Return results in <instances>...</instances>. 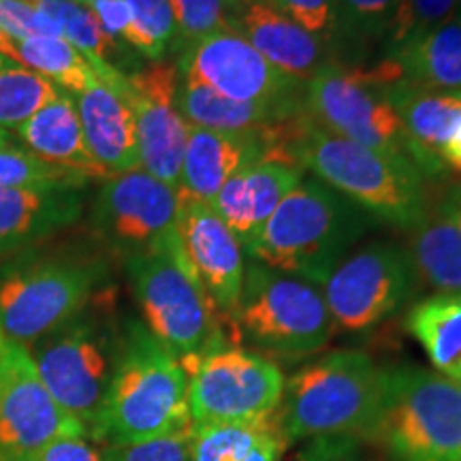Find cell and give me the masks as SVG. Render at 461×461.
I'll list each match as a JSON object with an SVG mask.
<instances>
[{
  "mask_svg": "<svg viewBox=\"0 0 461 461\" xmlns=\"http://www.w3.org/2000/svg\"><path fill=\"white\" fill-rule=\"evenodd\" d=\"M459 9L461 0H397V7L384 32L387 56H393L408 43L417 41Z\"/></svg>",
  "mask_w": 461,
  "mask_h": 461,
  "instance_id": "cell-35",
  "label": "cell"
},
{
  "mask_svg": "<svg viewBox=\"0 0 461 461\" xmlns=\"http://www.w3.org/2000/svg\"><path fill=\"white\" fill-rule=\"evenodd\" d=\"M90 180L79 173L60 169L11 143L0 146V186L3 188H75L82 190Z\"/></svg>",
  "mask_w": 461,
  "mask_h": 461,
  "instance_id": "cell-34",
  "label": "cell"
},
{
  "mask_svg": "<svg viewBox=\"0 0 461 461\" xmlns=\"http://www.w3.org/2000/svg\"><path fill=\"white\" fill-rule=\"evenodd\" d=\"M383 90L420 152L445 163L448 143L461 129V95L419 88L402 75L384 82Z\"/></svg>",
  "mask_w": 461,
  "mask_h": 461,
  "instance_id": "cell-25",
  "label": "cell"
},
{
  "mask_svg": "<svg viewBox=\"0 0 461 461\" xmlns=\"http://www.w3.org/2000/svg\"><path fill=\"white\" fill-rule=\"evenodd\" d=\"M303 109L316 126L333 135L408 160L428 182L445 180L451 173L411 140L374 71L330 62L305 84Z\"/></svg>",
  "mask_w": 461,
  "mask_h": 461,
  "instance_id": "cell-8",
  "label": "cell"
},
{
  "mask_svg": "<svg viewBox=\"0 0 461 461\" xmlns=\"http://www.w3.org/2000/svg\"><path fill=\"white\" fill-rule=\"evenodd\" d=\"M60 92L50 79L0 54V129L15 131Z\"/></svg>",
  "mask_w": 461,
  "mask_h": 461,
  "instance_id": "cell-32",
  "label": "cell"
},
{
  "mask_svg": "<svg viewBox=\"0 0 461 461\" xmlns=\"http://www.w3.org/2000/svg\"><path fill=\"white\" fill-rule=\"evenodd\" d=\"M403 325L428 355L434 372L461 384V293H431L419 299Z\"/></svg>",
  "mask_w": 461,
  "mask_h": 461,
  "instance_id": "cell-29",
  "label": "cell"
},
{
  "mask_svg": "<svg viewBox=\"0 0 461 461\" xmlns=\"http://www.w3.org/2000/svg\"><path fill=\"white\" fill-rule=\"evenodd\" d=\"M5 344H7V338H5V333H3V327H0V353H3Z\"/></svg>",
  "mask_w": 461,
  "mask_h": 461,
  "instance_id": "cell-45",
  "label": "cell"
},
{
  "mask_svg": "<svg viewBox=\"0 0 461 461\" xmlns=\"http://www.w3.org/2000/svg\"><path fill=\"white\" fill-rule=\"evenodd\" d=\"M302 180L303 167L282 160H258L235 173L218 190L212 207L240 244L246 246Z\"/></svg>",
  "mask_w": 461,
  "mask_h": 461,
  "instance_id": "cell-21",
  "label": "cell"
},
{
  "mask_svg": "<svg viewBox=\"0 0 461 461\" xmlns=\"http://www.w3.org/2000/svg\"><path fill=\"white\" fill-rule=\"evenodd\" d=\"M321 286L258 263H246L244 286L229 321V342L282 357L314 355L336 333Z\"/></svg>",
  "mask_w": 461,
  "mask_h": 461,
  "instance_id": "cell-9",
  "label": "cell"
},
{
  "mask_svg": "<svg viewBox=\"0 0 461 461\" xmlns=\"http://www.w3.org/2000/svg\"><path fill=\"white\" fill-rule=\"evenodd\" d=\"M177 233L190 267L221 314L224 331H229V321L238 308L244 286V246L216 214L214 207L184 194H180Z\"/></svg>",
  "mask_w": 461,
  "mask_h": 461,
  "instance_id": "cell-17",
  "label": "cell"
},
{
  "mask_svg": "<svg viewBox=\"0 0 461 461\" xmlns=\"http://www.w3.org/2000/svg\"><path fill=\"white\" fill-rule=\"evenodd\" d=\"M0 31L7 39L62 37L56 22L28 0H0Z\"/></svg>",
  "mask_w": 461,
  "mask_h": 461,
  "instance_id": "cell-39",
  "label": "cell"
},
{
  "mask_svg": "<svg viewBox=\"0 0 461 461\" xmlns=\"http://www.w3.org/2000/svg\"><path fill=\"white\" fill-rule=\"evenodd\" d=\"M297 163L367 214L412 230L428 205V180L408 160L361 146L316 126L305 113L295 141Z\"/></svg>",
  "mask_w": 461,
  "mask_h": 461,
  "instance_id": "cell-3",
  "label": "cell"
},
{
  "mask_svg": "<svg viewBox=\"0 0 461 461\" xmlns=\"http://www.w3.org/2000/svg\"><path fill=\"white\" fill-rule=\"evenodd\" d=\"M286 447L278 414L244 423L193 425L190 461H282Z\"/></svg>",
  "mask_w": 461,
  "mask_h": 461,
  "instance_id": "cell-28",
  "label": "cell"
},
{
  "mask_svg": "<svg viewBox=\"0 0 461 461\" xmlns=\"http://www.w3.org/2000/svg\"><path fill=\"white\" fill-rule=\"evenodd\" d=\"M428 190L420 222L411 230L412 265L419 282L436 293H461V180H438Z\"/></svg>",
  "mask_w": 461,
  "mask_h": 461,
  "instance_id": "cell-19",
  "label": "cell"
},
{
  "mask_svg": "<svg viewBox=\"0 0 461 461\" xmlns=\"http://www.w3.org/2000/svg\"><path fill=\"white\" fill-rule=\"evenodd\" d=\"M82 434L88 431L54 400L26 346L7 339L0 353V461H31L58 438Z\"/></svg>",
  "mask_w": 461,
  "mask_h": 461,
  "instance_id": "cell-13",
  "label": "cell"
},
{
  "mask_svg": "<svg viewBox=\"0 0 461 461\" xmlns=\"http://www.w3.org/2000/svg\"><path fill=\"white\" fill-rule=\"evenodd\" d=\"M378 224L319 177L303 176L244 252L252 263L322 286L350 248Z\"/></svg>",
  "mask_w": 461,
  "mask_h": 461,
  "instance_id": "cell-1",
  "label": "cell"
},
{
  "mask_svg": "<svg viewBox=\"0 0 461 461\" xmlns=\"http://www.w3.org/2000/svg\"><path fill=\"white\" fill-rule=\"evenodd\" d=\"M28 3L56 22L62 37L90 62L103 84L118 92L126 90V75L115 68L109 58L118 45L103 32L99 20L88 7L77 0H28Z\"/></svg>",
  "mask_w": 461,
  "mask_h": 461,
  "instance_id": "cell-31",
  "label": "cell"
},
{
  "mask_svg": "<svg viewBox=\"0 0 461 461\" xmlns=\"http://www.w3.org/2000/svg\"><path fill=\"white\" fill-rule=\"evenodd\" d=\"M177 214V190L132 169L103 182L92 205V227L112 250L129 258L180 238Z\"/></svg>",
  "mask_w": 461,
  "mask_h": 461,
  "instance_id": "cell-14",
  "label": "cell"
},
{
  "mask_svg": "<svg viewBox=\"0 0 461 461\" xmlns=\"http://www.w3.org/2000/svg\"><path fill=\"white\" fill-rule=\"evenodd\" d=\"M31 461H105V445L88 434L62 436L43 447Z\"/></svg>",
  "mask_w": 461,
  "mask_h": 461,
  "instance_id": "cell-41",
  "label": "cell"
},
{
  "mask_svg": "<svg viewBox=\"0 0 461 461\" xmlns=\"http://www.w3.org/2000/svg\"><path fill=\"white\" fill-rule=\"evenodd\" d=\"M176 20L173 50L182 54L207 34L227 28V0H169Z\"/></svg>",
  "mask_w": 461,
  "mask_h": 461,
  "instance_id": "cell-36",
  "label": "cell"
},
{
  "mask_svg": "<svg viewBox=\"0 0 461 461\" xmlns=\"http://www.w3.org/2000/svg\"><path fill=\"white\" fill-rule=\"evenodd\" d=\"M96 305L88 303L65 325L28 346L45 387L90 438L99 429L124 342V330L115 325L103 295Z\"/></svg>",
  "mask_w": 461,
  "mask_h": 461,
  "instance_id": "cell-7",
  "label": "cell"
},
{
  "mask_svg": "<svg viewBox=\"0 0 461 461\" xmlns=\"http://www.w3.org/2000/svg\"><path fill=\"white\" fill-rule=\"evenodd\" d=\"M177 68L182 75L197 79L199 84L230 101H303L305 84L278 71L244 37L229 28L207 34L184 50Z\"/></svg>",
  "mask_w": 461,
  "mask_h": 461,
  "instance_id": "cell-15",
  "label": "cell"
},
{
  "mask_svg": "<svg viewBox=\"0 0 461 461\" xmlns=\"http://www.w3.org/2000/svg\"><path fill=\"white\" fill-rule=\"evenodd\" d=\"M143 327L186 363L227 344L224 322L184 255L182 240L124 258Z\"/></svg>",
  "mask_w": 461,
  "mask_h": 461,
  "instance_id": "cell-5",
  "label": "cell"
},
{
  "mask_svg": "<svg viewBox=\"0 0 461 461\" xmlns=\"http://www.w3.org/2000/svg\"><path fill=\"white\" fill-rule=\"evenodd\" d=\"M131 15L126 45L152 62L165 60L176 43V20L169 0H124Z\"/></svg>",
  "mask_w": 461,
  "mask_h": 461,
  "instance_id": "cell-33",
  "label": "cell"
},
{
  "mask_svg": "<svg viewBox=\"0 0 461 461\" xmlns=\"http://www.w3.org/2000/svg\"><path fill=\"white\" fill-rule=\"evenodd\" d=\"M82 190L0 186V255L48 240L82 216Z\"/></svg>",
  "mask_w": 461,
  "mask_h": 461,
  "instance_id": "cell-23",
  "label": "cell"
},
{
  "mask_svg": "<svg viewBox=\"0 0 461 461\" xmlns=\"http://www.w3.org/2000/svg\"><path fill=\"white\" fill-rule=\"evenodd\" d=\"M367 440L391 461H461V384L419 366L387 367Z\"/></svg>",
  "mask_w": 461,
  "mask_h": 461,
  "instance_id": "cell-6",
  "label": "cell"
},
{
  "mask_svg": "<svg viewBox=\"0 0 461 461\" xmlns=\"http://www.w3.org/2000/svg\"><path fill=\"white\" fill-rule=\"evenodd\" d=\"M357 438H321L310 440L297 461H361L357 453Z\"/></svg>",
  "mask_w": 461,
  "mask_h": 461,
  "instance_id": "cell-43",
  "label": "cell"
},
{
  "mask_svg": "<svg viewBox=\"0 0 461 461\" xmlns=\"http://www.w3.org/2000/svg\"><path fill=\"white\" fill-rule=\"evenodd\" d=\"M177 109L190 126L224 132H248L267 129L276 122L302 115L303 101L293 103H240L224 99L197 79L180 73Z\"/></svg>",
  "mask_w": 461,
  "mask_h": 461,
  "instance_id": "cell-26",
  "label": "cell"
},
{
  "mask_svg": "<svg viewBox=\"0 0 461 461\" xmlns=\"http://www.w3.org/2000/svg\"><path fill=\"white\" fill-rule=\"evenodd\" d=\"M387 60L419 88L461 95V9Z\"/></svg>",
  "mask_w": 461,
  "mask_h": 461,
  "instance_id": "cell-27",
  "label": "cell"
},
{
  "mask_svg": "<svg viewBox=\"0 0 461 461\" xmlns=\"http://www.w3.org/2000/svg\"><path fill=\"white\" fill-rule=\"evenodd\" d=\"M15 132L28 152H32L45 163L79 173L90 182H105L109 177L90 157L75 99L65 90L31 115L24 124L17 126Z\"/></svg>",
  "mask_w": 461,
  "mask_h": 461,
  "instance_id": "cell-24",
  "label": "cell"
},
{
  "mask_svg": "<svg viewBox=\"0 0 461 461\" xmlns=\"http://www.w3.org/2000/svg\"><path fill=\"white\" fill-rule=\"evenodd\" d=\"M0 54L50 79L68 95H79L99 82L90 62L65 37H5Z\"/></svg>",
  "mask_w": 461,
  "mask_h": 461,
  "instance_id": "cell-30",
  "label": "cell"
},
{
  "mask_svg": "<svg viewBox=\"0 0 461 461\" xmlns=\"http://www.w3.org/2000/svg\"><path fill=\"white\" fill-rule=\"evenodd\" d=\"M193 423L148 440L105 445V461H190Z\"/></svg>",
  "mask_w": 461,
  "mask_h": 461,
  "instance_id": "cell-38",
  "label": "cell"
},
{
  "mask_svg": "<svg viewBox=\"0 0 461 461\" xmlns=\"http://www.w3.org/2000/svg\"><path fill=\"white\" fill-rule=\"evenodd\" d=\"M3 41H5V34L0 31V50H3Z\"/></svg>",
  "mask_w": 461,
  "mask_h": 461,
  "instance_id": "cell-46",
  "label": "cell"
},
{
  "mask_svg": "<svg viewBox=\"0 0 461 461\" xmlns=\"http://www.w3.org/2000/svg\"><path fill=\"white\" fill-rule=\"evenodd\" d=\"M227 28L288 77L308 84L322 67L336 62L330 45L303 31L267 0H227Z\"/></svg>",
  "mask_w": 461,
  "mask_h": 461,
  "instance_id": "cell-18",
  "label": "cell"
},
{
  "mask_svg": "<svg viewBox=\"0 0 461 461\" xmlns=\"http://www.w3.org/2000/svg\"><path fill=\"white\" fill-rule=\"evenodd\" d=\"M84 7H88L95 14L96 20L112 41L126 43L131 31V15L124 0H77Z\"/></svg>",
  "mask_w": 461,
  "mask_h": 461,
  "instance_id": "cell-42",
  "label": "cell"
},
{
  "mask_svg": "<svg viewBox=\"0 0 461 461\" xmlns=\"http://www.w3.org/2000/svg\"><path fill=\"white\" fill-rule=\"evenodd\" d=\"M188 378L143 322L124 327L122 353L95 440L103 445L148 440L190 425Z\"/></svg>",
  "mask_w": 461,
  "mask_h": 461,
  "instance_id": "cell-2",
  "label": "cell"
},
{
  "mask_svg": "<svg viewBox=\"0 0 461 461\" xmlns=\"http://www.w3.org/2000/svg\"><path fill=\"white\" fill-rule=\"evenodd\" d=\"M101 258L56 255L11 265L0 276V327L9 342L32 346L99 295Z\"/></svg>",
  "mask_w": 461,
  "mask_h": 461,
  "instance_id": "cell-10",
  "label": "cell"
},
{
  "mask_svg": "<svg viewBox=\"0 0 461 461\" xmlns=\"http://www.w3.org/2000/svg\"><path fill=\"white\" fill-rule=\"evenodd\" d=\"M267 158V129L224 132L188 124V140L184 148L177 193L212 205L218 190L235 173Z\"/></svg>",
  "mask_w": 461,
  "mask_h": 461,
  "instance_id": "cell-20",
  "label": "cell"
},
{
  "mask_svg": "<svg viewBox=\"0 0 461 461\" xmlns=\"http://www.w3.org/2000/svg\"><path fill=\"white\" fill-rule=\"evenodd\" d=\"M419 286L411 252L389 240L357 248L321 286L336 327L350 333L383 325L412 302Z\"/></svg>",
  "mask_w": 461,
  "mask_h": 461,
  "instance_id": "cell-12",
  "label": "cell"
},
{
  "mask_svg": "<svg viewBox=\"0 0 461 461\" xmlns=\"http://www.w3.org/2000/svg\"><path fill=\"white\" fill-rule=\"evenodd\" d=\"M182 366L193 425L244 423L278 414L286 378L265 355L227 342Z\"/></svg>",
  "mask_w": 461,
  "mask_h": 461,
  "instance_id": "cell-11",
  "label": "cell"
},
{
  "mask_svg": "<svg viewBox=\"0 0 461 461\" xmlns=\"http://www.w3.org/2000/svg\"><path fill=\"white\" fill-rule=\"evenodd\" d=\"M82 122L84 141L95 163L109 177L140 169L135 115L124 92L103 84L101 79L88 90L73 95Z\"/></svg>",
  "mask_w": 461,
  "mask_h": 461,
  "instance_id": "cell-22",
  "label": "cell"
},
{
  "mask_svg": "<svg viewBox=\"0 0 461 461\" xmlns=\"http://www.w3.org/2000/svg\"><path fill=\"white\" fill-rule=\"evenodd\" d=\"M383 393V370L363 350H333L291 378L278 408L282 429L293 440L367 438Z\"/></svg>",
  "mask_w": 461,
  "mask_h": 461,
  "instance_id": "cell-4",
  "label": "cell"
},
{
  "mask_svg": "<svg viewBox=\"0 0 461 461\" xmlns=\"http://www.w3.org/2000/svg\"><path fill=\"white\" fill-rule=\"evenodd\" d=\"M9 140H11V135H9V131H5V129H0V146H5V143H9Z\"/></svg>",
  "mask_w": 461,
  "mask_h": 461,
  "instance_id": "cell-44",
  "label": "cell"
},
{
  "mask_svg": "<svg viewBox=\"0 0 461 461\" xmlns=\"http://www.w3.org/2000/svg\"><path fill=\"white\" fill-rule=\"evenodd\" d=\"M177 88L180 68L176 62L157 60L126 75L124 90L135 115L140 169L176 190L188 140V122L177 109Z\"/></svg>",
  "mask_w": 461,
  "mask_h": 461,
  "instance_id": "cell-16",
  "label": "cell"
},
{
  "mask_svg": "<svg viewBox=\"0 0 461 461\" xmlns=\"http://www.w3.org/2000/svg\"><path fill=\"white\" fill-rule=\"evenodd\" d=\"M397 0H336V37L367 41L384 39Z\"/></svg>",
  "mask_w": 461,
  "mask_h": 461,
  "instance_id": "cell-37",
  "label": "cell"
},
{
  "mask_svg": "<svg viewBox=\"0 0 461 461\" xmlns=\"http://www.w3.org/2000/svg\"><path fill=\"white\" fill-rule=\"evenodd\" d=\"M267 3L322 43L331 45L336 39V0H267Z\"/></svg>",
  "mask_w": 461,
  "mask_h": 461,
  "instance_id": "cell-40",
  "label": "cell"
}]
</instances>
